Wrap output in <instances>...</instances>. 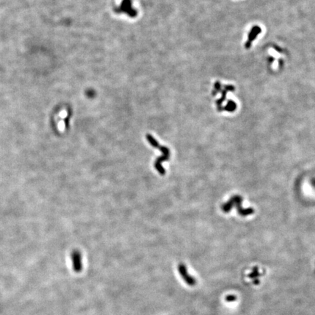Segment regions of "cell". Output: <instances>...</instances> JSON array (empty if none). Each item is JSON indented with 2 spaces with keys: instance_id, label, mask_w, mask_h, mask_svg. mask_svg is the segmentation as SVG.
<instances>
[{
  "instance_id": "1",
  "label": "cell",
  "mask_w": 315,
  "mask_h": 315,
  "mask_svg": "<svg viewBox=\"0 0 315 315\" xmlns=\"http://www.w3.org/2000/svg\"><path fill=\"white\" fill-rule=\"evenodd\" d=\"M242 197L241 195H233L230 198V200L228 202L225 203L223 206H221V209L223 212L228 213L231 210L233 206H236L237 212L241 216L246 217L247 215H252L254 213V209L252 208H248V209H243L241 207V202H242Z\"/></svg>"
},
{
  "instance_id": "6",
  "label": "cell",
  "mask_w": 315,
  "mask_h": 315,
  "mask_svg": "<svg viewBox=\"0 0 315 315\" xmlns=\"http://www.w3.org/2000/svg\"><path fill=\"white\" fill-rule=\"evenodd\" d=\"M236 295H227L226 297V301H228V302H232V301H236Z\"/></svg>"
},
{
  "instance_id": "3",
  "label": "cell",
  "mask_w": 315,
  "mask_h": 315,
  "mask_svg": "<svg viewBox=\"0 0 315 315\" xmlns=\"http://www.w3.org/2000/svg\"><path fill=\"white\" fill-rule=\"evenodd\" d=\"M178 271H179L180 274L182 276V278L183 279V280L188 284L190 286H193L196 283V281H195V278L189 275L188 272V270L187 268L185 267V265L184 264H180L179 266H178Z\"/></svg>"
},
{
  "instance_id": "7",
  "label": "cell",
  "mask_w": 315,
  "mask_h": 315,
  "mask_svg": "<svg viewBox=\"0 0 315 315\" xmlns=\"http://www.w3.org/2000/svg\"><path fill=\"white\" fill-rule=\"evenodd\" d=\"M253 283L255 284V285H258V284L260 283L259 279H254V282H253Z\"/></svg>"
},
{
  "instance_id": "5",
  "label": "cell",
  "mask_w": 315,
  "mask_h": 315,
  "mask_svg": "<svg viewBox=\"0 0 315 315\" xmlns=\"http://www.w3.org/2000/svg\"><path fill=\"white\" fill-rule=\"evenodd\" d=\"M260 276V274L259 272H258V268H257V267H254V269H253V272L249 274L248 276L250 278H256V277H258V276Z\"/></svg>"
},
{
  "instance_id": "2",
  "label": "cell",
  "mask_w": 315,
  "mask_h": 315,
  "mask_svg": "<svg viewBox=\"0 0 315 315\" xmlns=\"http://www.w3.org/2000/svg\"><path fill=\"white\" fill-rule=\"evenodd\" d=\"M72 261L73 270L75 272H80L83 269L82 256L80 252L77 250H74L71 254Z\"/></svg>"
},
{
  "instance_id": "4",
  "label": "cell",
  "mask_w": 315,
  "mask_h": 315,
  "mask_svg": "<svg viewBox=\"0 0 315 315\" xmlns=\"http://www.w3.org/2000/svg\"><path fill=\"white\" fill-rule=\"evenodd\" d=\"M261 32V30H260V28H254V29H252V32L250 33V36H249V39H248V43H250L252 42V40L253 39H254V37L256 36V35H258V34L259 33V32Z\"/></svg>"
}]
</instances>
